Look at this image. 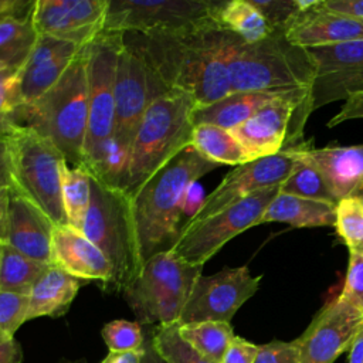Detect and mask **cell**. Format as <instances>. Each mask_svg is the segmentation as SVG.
I'll return each instance as SVG.
<instances>
[{
	"label": "cell",
	"instance_id": "obj_1",
	"mask_svg": "<svg viewBox=\"0 0 363 363\" xmlns=\"http://www.w3.org/2000/svg\"><path fill=\"white\" fill-rule=\"evenodd\" d=\"M227 30L218 21L179 33H125V44L167 88L189 94L197 106L231 94Z\"/></svg>",
	"mask_w": 363,
	"mask_h": 363
},
{
	"label": "cell",
	"instance_id": "obj_2",
	"mask_svg": "<svg viewBox=\"0 0 363 363\" xmlns=\"http://www.w3.org/2000/svg\"><path fill=\"white\" fill-rule=\"evenodd\" d=\"M218 167L191 145L159 169L133 196L132 216L142 262L170 251L180 237L186 191L204 174Z\"/></svg>",
	"mask_w": 363,
	"mask_h": 363
},
{
	"label": "cell",
	"instance_id": "obj_3",
	"mask_svg": "<svg viewBox=\"0 0 363 363\" xmlns=\"http://www.w3.org/2000/svg\"><path fill=\"white\" fill-rule=\"evenodd\" d=\"M88 45L64 75L44 95L21 104L13 112V125L33 129L50 140L74 167L84 166L88 130Z\"/></svg>",
	"mask_w": 363,
	"mask_h": 363
},
{
	"label": "cell",
	"instance_id": "obj_4",
	"mask_svg": "<svg viewBox=\"0 0 363 363\" xmlns=\"http://www.w3.org/2000/svg\"><path fill=\"white\" fill-rule=\"evenodd\" d=\"M225 43L231 92L311 91L315 62L308 50L286 38L284 30L274 28L255 43H245L227 30Z\"/></svg>",
	"mask_w": 363,
	"mask_h": 363
},
{
	"label": "cell",
	"instance_id": "obj_5",
	"mask_svg": "<svg viewBox=\"0 0 363 363\" xmlns=\"http://www.w3.org/2000/svg\"><path fill=\"white\" fill-rule=\"evenodd\" d=\"M197 102L170 89L146 109L130 149L126 193L133 196L159 169L191 145L193 112Z\"/></svg>",
	"mask_w": 363,
	"mask_h": 363
},
{
	"label": "cell",
	"instance_id": "obj_6",
	"mask_svg": "<svg viewBox=\"0 0 363 363\" xmlns=\"http://www.w3.org/2000/svg\"><path fill=\"white\" fill-rule=\"evenodd\" d=\"M82 233L112 265L109 292H123L143 267L130 196L125 190L106 187L91 177V200Z\"/></svg>",
	"mask_w": 363,
	"mask_h": 363
},
{
	"label": "cell",
	"instance_id": "obj_7",
	"mask_svg": "<svg viewBox=\"0 0 363 363\" xmlns=\"http://www.w3.org/2000/svg\"><path fill=\"white\" fill-rule=\"evenodd\" d=\"M201 271V265L189 264L172 251L157 252L143 264L122 294L139 323L173 325L179 322Z\"/></svg>",
	"mask_w": 363,
	"mask_h": 363
},
{
	"label": "cell",
	"instance_id": "obj_8",
	"mask_svg": "<svg viewBox=\"0 0 363 363\" xmlns=\"http://www.w3.org/2000/svg\"><path fill=\"white\" fill-rule=\"evenodd\" d=\"M13 191L40 208L54 225L67 224L61 194L62 153L33 129L14 126L9 133Z\"/></svg>",
	"mask_w": 363,
	"mask_h": 363
},
{
	"label": "cell",
	"instance_id": "obj_9",
	"mask_svg": "<svg viewBox=\"0 0 363 363\" xmlns=\"http://www.w3.org/2000/svg\"><path fill=\"white\" fill-rule=\"evenodd\" d=\"M278 191L279 186L265 189L230 204L204 220L184 225L170 251L189 264L204 267L230 240L251 227L259 225L264 211Z\"/></svg>",
	"mask_w": 363,
	"mask_h": 363
},
{
	"label": "cell",
	"instance_id": "obj_10",
	"mask_svg": "<svg viewBox=\"0 0 363 363\" xmlns=\"http://www.w3.org/2000/svg\"><path fill=\"white\" fill-rule=\"evenodd\" d=\"M309 113V91L279 94L231 132L250 160H255L302 143V130Z\"/></svg>",
	"mask_w": 363,
	"mask_h": 363
},
{
	"label": "cell",
	"instance_id": "obj_11",
	"mask_svg": "<svg viewBox=\"0 0 363 363\" xmlns=\"http://www.w3.org/2000/svg\"><path fill=\"white\" fill-rule=\"evenodd\" d=\"M220 1L211 0H109L105 31L179 33L217 20Z\"/></svg>",
	"mask_w": 363,
	"mask_h": 363
},
{
	"label": "cell",
	"instance_id": "obj_12",
	"mask_svg": "<svg viewBox=\"0 0 363 363\" xmlns=\"http://www.w3.org/2000/svg\"><path fill=\"white\" fill-rule=\"evenodd\" d=\"M121 31H102L88 44V130L84 164L112 136L115 125V81L121 47ZM84 167V166H82Z\"/></svg>",
	"mask_w": 363,
	"mask_h": 363
},
{
	"label": "cell",
	"instance_id": "obj_13",
	"mask_svg": "<svg viewBox=\"0 0 363 363\" xmlns=\"http://www.w3.org/2000/svg\"><path fill=\"white\" fill-rule=\"evenodd\" d=\"M262 277H254L247 265L225 267L213 275H200L190 292L177 325L227 322L255 295Z\"/></svg>",
	"mask_w": 363,
	"mask_h": 363
},
{
	"label": "cell",
	"instance_id": "obj_14",
	"mask_svg": "<svg viewBox=\"0 0 363 363\" xmlns=\"http://www.w3.org/2000/svg\"><path fill=\"white\" fill-rule=\"evenodd\" d=\"M167 89L146 62L125 41L121 47L115 81V125L112 136L132 149L147 106Z\"/></svg>",
	"mask_w": 363,
	"mask_h": 363
},
{
	"label": "cell",
	"instance_id": "obj_15",
	"mask_svg": "<svg viewBox=\"0 0 363 363\" xmlns=\"http://www.w3.org/2000/svg\"><path fill=\"white\" fill-rule=\"evenodd\" d=\"M296 147L298 145L286 146L277 155L259 157L235 166V169L227 173L220 184L206 196L200 210L187 224L204 220L251 194L279 186L292 170L296 157Z\"/></svg>",
	"mask_w": 363,
	"mask_h": 363
},
{
	"label": "cell",
	"instance_id": "obj_16",
	"mask_svg": "<svg viewBox=\"0 0 363 363\" xmlns=\"http://www.w3.org/2000/svg\"><path fill=\"white\" fill-rule=\"evenodd\" d=\"M315 67L309 91L311 113L363 92V40L308 50Z\"/></svg>",
	"mask_w": 363,
	"mask_h": 363
},
{
	"label": "cell",
	"instance_id": "obj_17",
	"mask_svg": "<svg viewBox=\"0 0 363 363\" xmlns=\"http://www.w3.org/2000/svg\"><path fill=\"white\" fill-rule=\"evenodd\" d=\"M363 313L340 295L328 302L295 339L299 363H333L349 350L360 328Z\"/></svg>",
	"mask_w": 363,
	"mask_h": 363
},
{
	"label": "cell",
	"instance_id": "obj_18",
	"mask_svg": "<svg viewBox=\"0 0 363 363\" xmlns=\"http://www.w3.org/2000/svg\"><path fill=\"white\" fill-rule=\"evenodd\" d=\"M109 0H35L30 10L38 35L77 44L104 31Z\"/></svg>",
	"mask_w": 363,
	"mask_h": 363
},
{
	"label": "cell",
	"instance_id": "obj_19",
	"mask_svg": "<svg viewBox=\"0 0 363 363\" xmlns=\"http://www.w3.org/2000/svg\"><path fill=\"white\" fill-rule=\"evenodd\" d=\"M286 38L305 50L363 40V21L328 10L322 0L298 10L284 28Z\"/></svg>",
	"mask_w": 363,
	"mask_h": 363
},
{
	"label": "cell",
	"instance_id": "obj_20",
	"mask_svg": "<svg viewBox=\"0 0 363 363\" xmlns=\"http://www.w3.org/2000/svg\"><path fill=\"white\" fill-rule=\"evenodd\" d=\"M88 44L82 45L40 35L30 58L20 69L21 104L34 102L55 85Z\"/></svg>",
	"mask_w": 363,
	"mask_h": 363
},
{
	"label": "cell",
	"instance_id": "obj_21",
	"mask_svg": "<svg viewBox=\"0 0 363 363\" xmlns=\"http://www.w3.org/2000/svg\"><path fill=\"white\" fill-rule=\"evenodd\" d=\"M52 264L82 281H98L109 292L113 269L105 254L68 224L52 231Z\"/></svg>",
	"mask_w": 363,
	"mask_h": 363
},
{
	"label": "cell",
	"instance_id": "obj_22",
	"mask_svg": "<svg viewBox=\"0 0 363 363\" xmlns=\"http://www.w3.org/2000/svg\"><path fill=\"white\" fill-rule=\"evenodd\" d=\"M51 220L34 204L17 193H11L7 245L38 262L52 265Z\"/></svg>",
	"mask_w": 363,
	"mask_h": 363
},
{
	"label": "cell",
	"instance_id": "obj_23",
	"mask_svg": "<svg viewBox=\"0 0 363 363\" xmlns=\"http://www.w3.org/2000/svg\"><path fill=\"white\" fill-rule=\"evenodd\" d=\"M308 155L339 201L363 186V143L350 146H308Z\"/></svg>",
	"mask_w": 363,
	"mask_h": 363
},
{
	"label": "cell",
	"instance_id": "obj_24",
	"mask_svg": "<svg viewBox=\"0 0 363 363\" xmlns=\"http://www.w3.org/2000/svg\"><path fill=\"white\" fill-rule=\"evenodd\" d=\"M82 279L68 274L57 265H50L45 272L37 279L28 294L27 320L64 315L75 299Z\"/></svg>",
	"mask_w": 363,
	"mask_h": 363
},
{
	"label": "cell",
	"instance_id": "obj_25",
	"mask_svg": "<svg viewBox=\"0 0 363 363\" xmlns=\"http://www.w3.org/2000/svg\"><path fill=\"white\" fill-rule=\"evenodd\" d=\"M336 206L278 191L268 204L259 224L286 223L296 228L335 225Z\"/></svg>",
	"mask_w": 363,
	"mask_h": 363
},
{
	"label": "cell",
	"instance_id": "obj_26",
	"mask_svg": "<svg viewBox=\"0 0 363 363\" xmlns=\"http://www.w3.org/2000/svg\"><path fill=\"white\" fill-rule=\"evenodd\" d=\"M277 95L279 94L231 92L213 104L197 106L191 118L193 125L208 123L233 130Z\"/></svg>",
	"mask_w": 363,
	"mask_h": 363
},
{
	"label": "cell",
	"instance_id": "obj_27",
	"mask_svg": "<svg viewBox=\"0 0 363 363\" xmlns=\"http://www.w3.org/2000/svg\"><path fill=\"white\" fill-rule=\"evenodd\" d=\"M38 37L30 11L23 17L0 18V72L20 71L30 58Z\"/></svg>",
	"mask_w": 363,
	"mask_h": 363
},
{
	"label": "cell",
	"instance_id": "obj_28",
	"mask_svg": "<svg viewBox=\"0 0 363 363\" xmlns=\"http://www.w3.org/2000/svg\"><path fill=\"white\" fill-rule=\"evenodd\" d=\"M308 143L302 142L296 147V157L288 177L279 184V191L303 199L337 204L323 174L308 155Z\"/></svg>",
	"mask_w": 363,
	"mask_h": 363
},
{
	"label": "cell",
	"instance_id": "obj_29",
	"mask_svg": "<svg viewBox=\"0 0 363 363\" xmlns=\"http://www.w3.org/2000/svg\"><path fill=\"white\" fill-rule=\"evenodd\" d=\"M191 146L213 163L240 166L251 162L245 149L231 130L216 125H196L191 135Z\"/></svg>",
	"mask_w": 363,
	"mask_h": 363
},
{
	"label": "cell",
	"instance_id": "obj_30",
	"mask_svg": "<svg viewBox=\"0 0 363 363\" xmlns=\"http://www.w3.org/2000/svg\"><path fill=\"white\" fill-rule=\"evenodd\" d=\"M129 163L130 149L111 136L84 164V169L104 186L126 191Z\"/></svg>",
	"mask_w": 363,
	"mask_h": 363
},
{
	"label": "cell",
	"instance_id": "obj_31",
	"mask_svg": "<svg viewBox=\"0 0 363 363\" xmlns=\"http://www.w3.org/2000/svg\"><path fill=\"white\" fill-rule=\"evenodd\" d=\"M220 26L245 43H255L271 34L274 30L251 0L220 1L217 9Z\"/></svg>",
	"mask_w": 363,
	"mask_h": 363
},
{
	"label": "cell",
	"instance_id": "obj_32",
	"mask_svg": "<svg viewBox=\"0 0 363 363\" xmlns=\"http://www.w3.org/2000/svg\"><path fill=\"white\" fill-rule=\"evenodd\" d=\"M61 194L67 224L82 233L91 200V174L84 167L61 164Z\"/></svg>",
	"mask_w": 363,
	"mask_h": 363
},
{
	"label": "cell",
	"instance_id": "obj_33",
	"mask_svg": "<svg viewBox=\"0 0 363 363\" xmlns=\"http://www.w3.org/2000/svg\"><path fill=\"white\" fill-rule=\"evenodd\" d=\"M179 333L194 350L207 359L221 363L225 350L235 337L227 322H196L179 325Z\"/></svg>",
	"mask_w": 363,
	"mask_h": 363
},
{
	"label": "cell",
	"instance_id": "obj_34",
	"mask_svg": "<svg viewBox=\"0 0 363 363\" xmlns=\"http://www.w3.org/2000/svg\"><path fill=\"white\" fill-rule=\"evenodd\" d=\"M48 267L6 244L0 267V291L28 295L33 285Z\"/></svg>",
	"mask_w": 363,
	"mask_h": 363
},
{
	"label": "cell",
	"instance_id": "obj_35",
	"mask_svg": "<svg viewBox=\"0 0 363 363\" xmlns=\"http://www.w3.org/2000/svg\"><path fill=\"white\" fill-rule=\"evenodd\" d=\"M149 339L157 354L166 363H216L194 350L179 333V325L156 326Z\"/></svg>",
	"mask_w": 363,
	"mask_h": 363
},
{
	"label": "cell",
	"instance_id": "obj_36",
	"mask_svg": "<svg viewBox=\"0 0 363 363\" xmlns=\"http://www.w3.org/2000/svg\"><path fill=\"white\" fill-rule=\"evenodd\" d=\"M335 228L349 252L363 257V203L360 199L349 196L337 201Z\"/></svg>",
	"mask_w": 363,
	"mask_h": 363
},
{
	"label": "cell",
	"instance_id": "obj_37",
	"mask_svg": "<svg viewBox=\"0 0 363 363\" xmlns=\"http://www.w3.org/2000/svg\"><path fill=\"white\" fill-rule=\"evenodd\" d=\"M102 337L109 352L140 350L145 346V335L139 322L116 319L102 328Z\"/></svg>",
	"mask_w": 363,
	"mask_h": 363
},
{
	"label": "cell",
	"instance_id": "obj_38",
	"mask_svg": "<svg viewBox=\"0 0 363 363\" xmlns=\"http://www.w3.org/2000/svg\"><path fill=\"white\" fill-rule=\"evenodd\" d=\"M28 295L0 291V336L14 337L17 329L27 322Z\"/></svg>",
	"mask_w": 363,
	"mask_h": 363
},
{
	"label": "cell",
	"instance_id": "obj_39",
	"mask_svg": "<svg viewBox=\"0 0 363 363\" xmlns=\"http://www.w3.org/2000/svg\"><path fill=\"white\" fill-rule=\"evenodd\" d=\"M21 104L20 71L0 72V133H10L14 129L13 112Z\"/></svg>",
	"mask_w": 363,
	"mask_h": 363
},
{
	"label": "cell",
	"instance_id": "obj_40",
	"mask_svg": "<svg viewBox=\"0 0 363 363\" xmlns=\"http://www.w3.org/2000/svg\"><path fill=\"white\" fill-rule=\"evenodd\" d=\"M340 296L349 301L363 313V257L349 255V264L345 278V285Z\"/></svg>",
	"mask_w": 363,
	"mask_h": 363
},
{
	"label": "cell",
	"instance_id": "obj_41",
	"mask_svg": "<svg viewBox=\"0 0 363 363\" xmlns=\"http://www.w3.org/2000/svg\"><path fill=\"white\" fill-rule=\"evenodd\" d=\"M272 28L284 30L296 14V0H251Z\"/></svg>",
	"mask_w": 363,
	"mask_h": 363
},
{
	"label": "cell",
	"instance_id": "obj_42",
	"mask_svg": "<svg viewBox=\"0 0 363 363\" xmlns=\"http://www.w3.org/2000/svg\"><path fill=\"white\" fill-rule=\"evenodd\" d=\"M254 363H299V347L296 340H272L259 345Z\"/></svg>",
	"mask_w": 363,
	"mask_h": 363
},
{
	"label": "cell",
	"instance_id": "obj_43",
	"mask_svg": "<svg viewBox=\"0 0 363 363\" xmlns=\"http://www.w3.org/2000/svg\"><path fill=\"white\" fill-rule=\"evenodd\" d=\"M258 350L259 345L248 342L235 335L225 350L221 363H254Z\"/></svg>",
	"mask_w": 363,
	"mask_h": 363
},
{
	"label": "cell",
	"instance_id": "obj_44",
	"mask_svg": "<svg viewBox=\"0 0 363 363\" xmlns=\"http://www.w3.org/2000/svg\"><path fill=\"white\" fill-rule=\"evenodd\" d=\"M350 119H363V92L347 98L339 112L328 122V126L335 128Z\"/></svg>",
	"mask_w": 363,
	"mask_h": 363
},
{
	"label": "cell",
	"instance_id": "obj_45",
	"mask_svg": "<svg viewBox=\"0 0 363 363\" xmlns=\"http://www.w3.org/2000/svg\"><path fill=\"white\" fill-rule=\"evenodd\" d=\"M13 170L10 156L9 133H0V187H10L13 190Z\"/></svg>",
	"mask_w": 363,
	"mask_h": 363
},
{
	"label": "cell",
	"instance_id": "obj_46",
	"mask_svg": "<svg viewBox=\"0 0 363 363\" xmlns=\"http://www.w3.org/2000/svg\"><path fill=\"white\" fill-rule=\"evenodd\" d=\"M322 4L330 11L363 21V0H322Z\"/></svg>",
	"mask_w": 363,
	"mask_h": 363
},
{
	"label": "cell",
	"instance_id": "obj_47",
	"mask_svg": "<svg viewBox=\"0 0 363 363\" xmlns=\"http://www.w3.org/2000/svg\"><path fill=\"white\" fill-rule=\"evenodd\" d=\"M204 196H203V189L199 186V183H193L189 190L186 191L184 200H183V208H182V217H186V221L183 224V227L197 214V211L200 210L203 201H204Z\"/></svg>",
	"mask_w": 363,
	"mask_h": 363
},
{
	"label": "cell",
	"instance_id": "obj_48",
	"mask_svg": "<svg viewBox=\"0 0 363 363\" xmlns=\"http://www.w3.org/2000/svg\"><path fill=\"white\" fill-rule=\"evenodd\" d=\"M11 193L10 187H0V241L4 244H7L9 237Z\"/></svg>",
	"mask_w": 363,
	"mask_h": 363
},
{
	"label": "cell",
	"instance_id": "obj_49",
	"mask_svg": "<svg viewBox=\"0 0 363 363\" xmlns=\"http://www.w3.org/2000/svg\"><path fill=\"white\" fill-rule=\"evenodd\" d=\"M23 350L14 337L0 336V363H21Z\"/></svg>",
	"mask_w": 363,
	"mask_h": 363
},
{
	"label": "cell",
	"instance_id": "obj_50",
	"mask_svg": "<svg viewBox=\"0 0 363 363\" xmlns=\"http://www.w3.org/2000/svg\"><path fill=\"white\" fill-rule=\"evenodd\" d=\"M34 1L31 0H0V18L4 17H23L26 16Z\"/></svg>",
	"mask_w": 363,
	"mask_h": 363
},
{
	"label": "cell",
	"instance_id": "obj_51",
	"mask_svg": "<svg viewBox=\"0 0 363 363\" xmlns=\"http://www.w3.org/2000/svg\"><path fill=\"white\" fill-rule=\"evenodd\" d=\"M145 346L140 350L130 352H109L101 363H142Z\"/></svg>",
	"mask_w": 363,
	"mask_h": 363
},
{
	"label": "cell",
	"instance_id": "obj_52",
	"mask_svg": "<svg viewBox=\"0 0 363 363\" xmlns=\"http://www.w3.org/2000/svg\"><path fill=\"white\" fill-rule=\"evenodd\" d=\"M347 363H363V326L360 328L354 342L350 346Z\"/></svg>",
	"mask_w": 363,
	"mask_h": 363
},
{
	"label": "cell",
	"instance_id": "obj_53",
	"mask_svg": "<svg viewBox=\"0 0 363 363\" xmlns=\"http://www.w3.org/2000/svg\"><path fill=\"white\" fill-rule=\"evenodd\" d=\"M142 363H166L155 350L152 342L149 337L145 339V352H143V357H142Z\"/></svg>",
	"mask_w": 363,
	"mask_h": 363
},
{
	"label": "cell",
	"instance_id": "obj_54",
	"mask_svg": "<svg viewBox=\"0 0 363 363\" xmlns=\"http://www.w3.org/2000/svg\"><path fill=\"white\" fill-rule=\"evenodd\" d=\"M353 196H356L357 199H360V200H362V203H363V186H362V187H360V189H359Z\"/></svg>",
	"mask_w": 363,
	"mask_h": 363
},
{
	"label": "cell",
	"instance_id": "obj_55",
	"mask_svg": "<svg viewBox=\"0 0 363 363\" xmlns=\"http://www.w3.org/2000/svg\"><path fill=\"white\" fill-rule=\"evenodd\" d=\"M4 248H6V244L0 241V267H1V259H3V254H4Z\"/></svg>",
	"mask_w": 363,
	"mask_h": 363
},
{
	"label": "cell",
	"instance_id": "obj_56",
	"mask_svg": "<svg viewBox=\"0 0 363 363\" xmlns=\"http://www.w3.org/2000/svg\"><path fill=\"white\" fill-rule=\"evenodd\" d=\"M61 363H74V362H61Z\"/></svg>",
	"mask_w": 363,
	"mask_h": 363
}]
</instances>
